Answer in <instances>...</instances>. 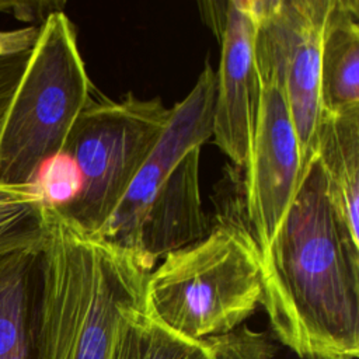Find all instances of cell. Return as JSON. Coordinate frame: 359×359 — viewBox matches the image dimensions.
I'll return each instance as SVG.
<instances>
[{
	"instance_id": "cell-15",
	"label": "cell",
	"mask_w": 359,
	"mask_h": 359,
	"mask_svg": "<svg viewBox=\"0 0 359 359\" xmlns=\"http://www.w3.org/2000/svg\"><path fill=\"white\" fill-rule=\"evenodd\" d=\"M45 206L34 184H0V257L42 240Z\"/></svg>"
},
{
	"instance_id": "cell-1",
	"label": "cell",
	"mask_w": 359,
	"mask_h": 359,
	"mask_svg": "<svg viewBox=\"0 0 359 359\" xmlns=\"http://www.w3.org/2000/svg\"><path fill=\"white\" fill-rule=\"evenodd\" d=\"M275 338L300 359L359 355V240L334 209L313 157L261 252V300Z\"/></svg>"
},
{
	"instance_id": "cell-2",
	"label": "cell",
	"mask_w": 359,
	"mask_h": 359,
	"mask_svg": "<svg viewBox=\"0 0 359 359\" xmlns=\"http://www.w3.org/2000/svg\"><path fill=\"white\" fill-rule=\"evenodd\" d=\"M43 224L35 359H114L125 324L144 309L150 271L52 206Z\"/></svg>"
},
{
	"instance_id": "cell-9",
	"label": "cell",
	"mask_w": 359,
	"mask_h": 359,
	"mask_svg": "<svg viewBox=\"0 0 359 359\" xmlns=\"http://www.w3.org/2000/svg\"><path fill=\"white\" fill-rule=\"evenodd\" d=\"M252 0H230L217 36L222 43L216 72L212 136L238 167L247 168L258 126L262 87L254 60Z\"/></svg>"
},
{
	"instance_id": "cell-14",
	"label": "cell",
	"mask_w": 359,
	"mask_h": 359,
	"mask_svg": "<svg viewBox=\"0 0 359 359\" xmlns=\"http://www.w3.org/2000/svg\"><path fill=\"white\" fill-rule=\"evenodd\" d=\"M114 359H216V355L208 339L195 341L177 334L143 309L125 324Z\"/></svg>"
},
{
	"instance_id": "cell-19",
	"label": "cell",
	"mask_w": 359,
	"mask_h": 359,
	"mask_svg": "<svg viewBox=\"0 0 359 359\" xmlns=\"http://www.w3.org/2000/svg\"><path fill=\"white\" fill-rule=\"evenodd\" d=\"M42 8H57L56 3H11L0 1V13H11L20 20H34L42 15L46 18L50 13L43 11Z\"/></svg>"
},
{
	"instance_id": "cell-11",
	"label": "cell",
	"mask_w": 359,
	"mask_h": 359,
	"mask_svg": "<svg viewBox=\"0 0 359 359\" xmlns=\"http://www.w3.org/2000/svg\"><path fill=\"white\" fill-rule=\"evenodd\" d=\"M313 157L323 171L334 209L359 240V107L321 111Z\"/></svg>"
},
{
	"instance_id": "cell-17",
	"label": "cell",
	"mask_w": 359,
	"mask_h": 359,
	"mask_svg": "<svg viewBox=\"0 0 359 359\" xmlns=\"http://www.w3.org/2000/svg\"><path fill=\"white\" fill-rule=\"evenodd\" d=\"M29 50L0 59V122L20 80Z\"/></svg>"
},
{
	"instance_id": "cell-16",
	"label": "cell",
	"mask_w": 359,
	"mask_h": 359,
	"mask_svg": "<svg viewBox=\"0 0 359 359\" xmlns=\"http://www.w3.org/2000/svg\"><path fill=\"white\" fill-rule=\"evenodd\" d=\"M206 339L212 345L216 359H273L276 352V346L266 332L254 331L247 325Z\"/></svg>"
},
{
	"instance_id": "cell-6",
	"label": "cell",
	"mask_w": 359,
	"mask_h": 359,
	"mask_svg": "<svg viewBox=\"0 0 359 359\" xmlns=\"http://www.w3.org/2000/svg\"><path fill=\"white\" fill-rule=\"evenodd\" d=\"M252 4L259 81L280 88L306 168L321 116L320 52L330 0H252Z\"/></svg>"
},
{
	"instance_id": "cell-12",
	"label": "cell",
	"mask_w": 359,
	"mask_h": 359,
	"mask_svg": "<svg viewBox=\"0 0 359 359\" xmlns=\"http://www.w3.org/2000/svg\"><path fill=\"white\" fill-rule=\"evenodd\" d=\"M42 243L0 257V359H35Z\"/></svg>"
},
{
	"instance_id": "cell-13",
	"label": "cell",
	"mask_w": 359,
	"mask_h": 359,
	"mask_svg": "<svg viewBox=\"0 0 359 359\" xmlns=\"http://www.w3.org/2000/svg\"><path fill=\"white\" fill-rule=\"evenodd\" d=\"M321 111L359 107V1L330 0L320 52Z\"/></svg>"
},
{
	"instance_id": "cell-4",
	"label": "cell",
	"mask_w": 359,
	"mask_h": 359,
	"mask_svg": "<svg viewBox=\"0 0 359 359\" xmlns=\"http://www.w3.org/2000/svg\"><path fill=\"white\" fill-rule=\"evenodd\" d=\"M94 94L76 29L60 10L41 24L0 122V184L31 185L59 156Z\"/></svg>"
},
{
	"instance_id": "cell-7",
	"label": "cell",
	"mask_w": 359,
	"mask_h": 359,
	"mask_svg": "<svg viewBox=\"0 0 359 359\" xmlns=\"http://www.w3.org/2000/svg\"><path fill=\"white\" fill-rule=\"evenodd\" d=\"M261 108L245 168V209L259 252L273 240L302 181L304 167L296 129L280 88L261 83Z\"/></svg>"
},
{
	"instance_id": "cell-3",
	"label": "cell",
	"mask_w": 359,
	"mask_h": 359,
	"mask_svg": "<svg viewBox=\"0 0 359 359\" xmlns=\"http://www.w3.org/2000/svg\"><path fill=\"white\" fill-rule=\"evenodd\" d=\"M259 300L261 252L250 230L231 220L167 254L144 289V311L195 341L241 327Z\"/></svg>"
},
{
	"instance_id": "cell-18",
	"label": "cell",
	"mask_w": 359,
	"mask_h": 359,
	"mask_svg": "<svg viewBox=\"0 0 359 359\" xmlns=\"http://www.w3.org/2000/svg\"><path fill=\"white\" fill-rule=\"evenodd\" d=\"M38 31L39 25L0 31V59L29 50L38 36Z\"/></svg>"
},
{
	"instance_id": "cell-10",
	"label": "cell",
	"mask_w": 359,
	"mask_h": 359,
	"mask_svg": "<svg viewBox=\"0 0 359 359\" xmlns=\"http://www.w3.org/2000/svg\"><path fill=\"white\" fill-rule=\"evenodd\" d=\"M199 154L201 147H194L181 158L147 208L135 254L147 271L160 258L209 233L201 199Z\"/></svg>"
},
{
	"instance_id": "cell-8",
	"label": "cell",
	"mask_w": 359,
	"mask_h": 359,
	"mask_svg": "<svg viewBox=\"0 0 359 359\" xmlns=\"http://www.w3.org/2000/svg\"><path fill=\"white\" fill-rule=\"evenodd\" d=\"M215 95L216 72L206 63L189 94L171 108L163 135L111 217L93 237L136 254L140 226L157 189L189 150L202 147L212 136Z\"/></svg>"
},
{
	"instance_id": "cell-5",
	"label": "cell",
	"mask_w": 359,
	"mask_h": 359,
	"mask_svg": "<svg viewBox=\"0 0 359 359\" xmlns=\"http://www.w3.org/2000/svg\"><path fill=\"white\" fill-rule=\"evenodd\" d=\"M171 116L156 97L128 93L121 100L91 95L76 119L63 154L76 174L74 194L55 208L76 227L94 236L111 217Z\"/></svg>"
}]
</instances>
